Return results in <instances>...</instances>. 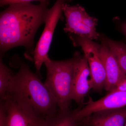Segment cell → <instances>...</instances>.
Returning <instances> with one entry per match:
<instances>
[{
    "label": "cell",
    "mask_w": 126,
    "mask_h": 126,
    "mask_svg": "<svg viewBox=\"0 0 126 126\" xmlns=\"http://www.w3.org/2000/svg\"><path fill=\"white\" fill-rule=\"evenodd\" d=\"M48 4L14 3L1 12V55L12 48L19 46H24L33 54L34 37L40 26L45 23Z\"/></svg>",
    "instance_id": "obj_1"
},
{
    "label": "cell",
    "mask_w": 126,
    "mask_h": 126,
    "mask_svg": "<svg viewBox=\"0 0 126 126\" xmlns=\"http://www.w3.org/2000/svg\"><path fill=\"white\" fill-rule=\"evenodd\" d=\"M17 64L19 70L12 77L6 94L33 116L44 121L53 116L59 109L40 77L26 63L18 61Z\"/></svg>",
    "instance_id": "obj_2"
},
{
    "label": "cell",
    "mask_w": 126,
    "mask_h": 126,
    "mask_svg": "<svg viewBox=\"0 0 126 126\" xmlns=\"http://www.w3.org/2000/svg\"><path fill=\"white\" fill-rule=\"evenodd\" d=\"M79 53L72 58L61 61L47 58L45 62L46 78L44 83L56 101L59 110H67L72 101L73 77L75 65Z\"/></svg>",
    "instance_id": "obj_3"
},
{
    "label": "cell",
    "mask_w": 126,
    "mask_h": 126,
    "mask_svg": "<svg viewBox=\"0 0 126 126\" xmlns=\"http://www.w3.org/2000/svg\"><path fill=\"white\" fill-rule=\"evenodd\" d=\"M71 0H56L53 6L48 9L45 22L44 29L35 48L33 54V61L36 69V74L40 78V69L42 65L49 57L48 53L55 30L62 16L63 6Z\"/></svg>",
    "instance_id": "obj_4"
},
{
    "label": "cell",
    "mask_w": 126,
    "mask_h": 126,
    "mask_svg": "<svg viewBox=\"0 0 126 126\" xmlns=\"http://www.w3.org/2000/svg\"><path fill=\"white\" fill-rule=\"evenodd\" d=\"M63 10L66 21L63 29L65 33L92 40L98 39L100 35L96 30L97 20L90 16L83 7L79 5L70 6L66 3L63 6Z\"/></svg>",
    "instance_id": "obj_5"
},
{
    "label": "cell",
    "mask_w": 126,
    "mask_h": 126,
    "mask_svg": "<svg viewBox=\"0 0 126 126\" xmlns=\"http://www.w3.org/2000/svg\"><path fill=\"white\" fill-rule=\"evenodd\" d=\"M70 37L75 46L81 47L87 59L92 80V89L97 93H101L105 88L106 76L99 54L100 45L86 37L72 34Z\"/></svg>",
    "instance_id": "obj_6"
},
{
    "label": "cell",
    "mask_w": 126,
    "mask_h": 126,
    "mask_svg": "<svg viewBox=\"0 0 126 126\" xmlns=\"http://www.w3.org/2000/svg\"><path fill=\"white\" fill-rule=\"evenodd\" d=\"M126 107V91L109 92L96 101L89 100L83 108H79L75 115L77 123L93 113L101 110L117 109Z\"/></svg>",
    "instance_id": "obj_7"
},
{
    "label": "cell",
    "mask_w": 126,
    "mask_h": 126,
    "mask_svg": "<svg viewBox=\"0 0 126 126\" xmlns=\"http://www.w3.org/2000/svg\"><path fill=\"white\" fill-rule=\"evenodd\" d=\"M93 88L91 73L87 60L84 55L79 54L75 65L72 85V99L81 104Z\"/></svg>",
    "instance_id": "obj_8"
},
{
    "label": "cell",
    "mask_w": 126,
    "mask_h": 126,
    "mask_svg": "<svg viewBox=\"0 0 126 126\" xmlns=\"http://www.w3.org/2000/svg\"><path fill=\"white\" fill-rule=\"evenodd\" d=\"M102 42L99 46V52L106 73L104 89L109 92L126 78V74L121 68L108 46Z\"/></svg>",
    "instance_id": "obj_9"
},
{
    "label": "cell",
    "mask_w": 126,
    "mask_h": 126,
    "mask_svg": "<svg viewBox=\"0 0 126 126\" xmlns=\"http://www.w3.org/2000/svg\"><path fill=\"white\" fill-rule=\"evenodd\" d=\"M126 121V107L96 112L79 122L88 126H124Z\"/></svg>",
    "instance_id": "obj_10"
},
{
    "label": "cell",
    "mask_w": 126,
    "mask_h": 126,
    "mask_svg": "<svg viewBox=\"0 0 126 126\" xmlns=\"http://www.w3.org/2000/svg\"><path fill=\"white\" fill-rule=\"evenodd\" d=\"M4 101L7 112V126H43L45 121L33 116L23 110L9 95Z\"/></svg>",
    "instance_id": "obj_11"
},
{
    "label": "cell",
    "mask_w": 126,
    "mask_h": 126,
    "mask_svg": "<svg viewBox=\"0 0 126 126\" xmlns=\"http://www.w3.org/2000/svg\"><path fill=\"white\" fill-rule=\"evenodd\" d=\"M78 109L59 110L53 116L46 119L43 126H77L75 115Z\"/></svg>",
    "instance_id": "obj_12"
},
{
    "label": "cell",
    "mask_w": 126,
    "mask_h": 126,
    "mask_svg": "<svg viewBox=\"0 0 126 126\" xmlns=\"http://www.w3.org/2000/svg\"><path fill=\"white\" fill-rule=\"evenodd\" d=\"M101 39L108 46L121 68L126 74V43L116 41L104 36Z\"/></svg>",
    "instance_id": "obj_13"
},
{
    "label": "cell",
    "mask_w": 126,
    "mask_h": 126,
    "mask_svg": "<svg viewBox=\"0 0 126 126\" xmlns=\"http://www.w3.org/2000/svg\"><path fill=\"white\" fill-rule=\"evenodd\" d=\"M12 72L0 59V97L2 98L7 92L9 83L13 75Z\"/></svg>",
    "instance_id": "obj_14"
},
{
    "label": "cell",
    "mask_w": 126,
    "mask_h": 126,
    "mask_svg": "<svg viewBox=\"0 0 126 126\" xmlns=\"http://www.w3.org/2000/svg\"><path fill=\"white\" fill-rule=\"evenodd\" d=\"M0 126H7V112L4 99H0Z\"/></svg>",
    "instance_id": "obj_15"
},
{
    "label": "cell",
    "mask_w": 126,
    "mask_h": 126,
    "mask_svg": "<svg viewBox=\"0 0 126 126\" xmlns=\"http://www.w3.org/2000/svg\"><path fill=\"white\" fill-rule=\"evenodd\" d=\"M33 1H38L40 3H48L49 0H0V5L2 7L14 3L31 2Z\"/></svg>",
    "instance_id": "obj_16"
},
{
    "label": "cell",
    "mask_w": 126,
    "mask_h": 126,
    "mask_svg": "<svg viewBox=\"0 0 126 126\" xmlns=\"http://www.w3.org/2000/svg\"><path fill=\"white\" fill-rule=\"evenodd\" d=\"M116 91H126V78L122 81L111 92Z\"/></svg>",
    "instance_id": "obj_17"
},
{
    "label": "cell",
    "mask_w": 126,
    "mask_h": 126,
    "mask_svg": "<svg viewBox=\"0 0 126 126\" xmlns=\"http://www.w3.org/2000/svg\"><path fill=\"white\" fill-rule=\"evenodd\" d=\"M120 29L122 32L126 37V21L122 23L120 26Z\"/></svg>",
    "instance_id": "obj_18"
},
{
    "label": "cell",
    "mask_w": 126,
    "mask_h": 126,
    "mask_svg": "<svg viewBox=\"0 0 126 126\" xmlns=\"http://www.w3.org/2000/svg\"><path fill=\"white\" fill-rule=\"evenodd\" d=\"M124 126H126V123H125V125H124Z\"/></svg>",
    "instance_id": "obj_19"
},
{
    "label": "cell",
    "mask_w": 126,
    "mask_h": 126,
    "mask_svg": "<svg viewBox=\"0 0 126 126\" xmlns=\"http://www.w3.org/2000/svg\"></svg>",
    "instance_id": "obj_20"
}]
</instances>
